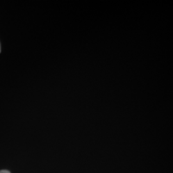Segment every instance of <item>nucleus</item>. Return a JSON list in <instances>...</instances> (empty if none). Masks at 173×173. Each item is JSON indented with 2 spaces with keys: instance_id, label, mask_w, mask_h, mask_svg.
<instances>
[{
  "instance_id": "f257e3e1",
  "label": "nucleus",
  "mask_w": 173,
  "mask_h": 173,
  "mask_svg": "<svg viewBox=\"0 0 173 173\" xmlns=\"http://www.w3.org/2000/svg\"><path fill=\"white\" fill-rule=\"evenodd\" d=\"M0 173H10V172L7 170H1L0 171Z\"/></svg>"
},
{
  "instance_id": "f03ea898",
  "label": "nucleus",
  "mask_w": 173,
  "mask_h": 173,
  "mask_svg": "<svg viewBox=\"0 0 173 173\" xmlns=\"http://www.w3.org/2000/svg\"><path fill=\"white\" fill-rule=\"evenodd\" d=\"M0 53H1V44H0Z\"/></svg>"
}]
</instances>
